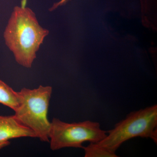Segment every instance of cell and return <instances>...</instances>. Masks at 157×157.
I'll return each instance as SVG.
<instances>
[{"label": "cell", "instance_id": "obj_1", "mask_svg": "<svg viewBox=\"0 0 157 157\" xmlns=\"http://www.w3.org/2000/svg\"><path fill=\"white\" fill-rule=\"evenodd\" d=\"M48 33V30L39 25L36 14L30 9L16 6L4 32V38L17 63L30 68Z\"/></svg>", "mask_w": 157, "mask_h": 157}, {"label": "cell", "instance_id": "obj_2", "mask_svg": "<svg viewBox=\"0 0 157 157\" xmlns=\"http://www.w3.org/2000/svg\"><path fill=\"white\" fill-rule=\"evenodd\" d=\"M107 133L106 137L96 144L112 153L124 142L135 137L150 138L157 144V105L130 113Z\"/></svg>", "mask_w": 157, "mask_h": 157}, {"label": "cell", "instance_id": "obj_3", "mask_svg": "<svg viewBox=\"0 0 157 157\" xmlns=\"http://www.w3.org/2000/svg\"><path fill=\"white\" fill-rule=\"evenodd\" d=\"M52 93L50 86L40 85L33 90L22 88L18 92L19 106L14 111L17 120L44 142L49 141L51 122L47 115Z\"/></svg>", "mask_w": 157, "mask_h": 157}, {"label": "cell", "instance_id": "obj_4", "mask_svg": "<svg viewBox=\"0 0 157 157\" xmlns=\"http://www.w3.org/2000/svg\"><path fill=\"white\" fill-rule=\"evenodd\" d=\"M97 122L86 121L68 123L54 118L51 122L49 138L50 148L55 151L66 147L82 148L85 142L96 143L107 136Z\"/></svg>", "mask_w": 157, "mask_h": 157}, {"label": "cell", "instance_id": "obj_5", "mask_svg": "<svg viewBox=\"0 0 157 157\" xmlns=\"http://www.w3.org/2000/svg\"><path fill=\"white\" fill-rule=\"evenodd\" d=\"M21 137H36L32 130L21 124L14 115L0 116V141Z\"/></svg>", "mask_w": 157, "mask_h": 157}, {"label": "cell", "instance_id": "obj_6", "mask_svg": "<svg viewBox=\"0 0 157 157\" xmlns=\"http://www.w3.org/2000/svg\"><path fill=\"white\" fill-rule=\"evenodd\" d=\"M19 103L18 92L0 80V104L10 107L14 111L19 106Z\"/></svg>", "mask_w": 157, "mask_h": 157}, {"label": "cell", "instance_id": "obj_7", "mask_svg": "<svg viewBox=\"0 0 157 157\" xmlns=\"http://www.w3.org/2000/svg\"><path fill=\"white\" fill-rule=\"evenodd\" d=\"M85 157H117L116 153H112L98 146L96 143H90L86 147H83Z\"/></svg>", "mask_w": 157, "mask_h": 157}, {"label": "cell", "instance_id": "obj_8", "mask_svg": "<svg viewBox=\"0 0 157 157\" xmlns=\"http://www.w3.org/2000/svg\"><path fill=\"white\" fill-rule=\"evenodd\" d=\"M71 1V0H61V1H59L58 2L55 3L53 5V6L49 9V11H53L55 9H57L59 6H63V5H65L66 3L68 2L69 1ZM26 2L27 0H22V1H21V6H22V7H26Z\"/></svg>", "mask_w": 157, "mask_h": 157}, {"label": "cell", "instance_id": "obj_9", "mask_svg": "<svg viewBox=\"0 0 157 157\" xmlns=\"http://www.w3.org/2000/svg\"><path fill=\"white\" fill-rule=\"evenodd\" d=\"M10 142L9 140H3L0 141V149L8 146L10 144Z\"/></svg>", "mask_w": 157, "mask_h": 157}]
</instances>
